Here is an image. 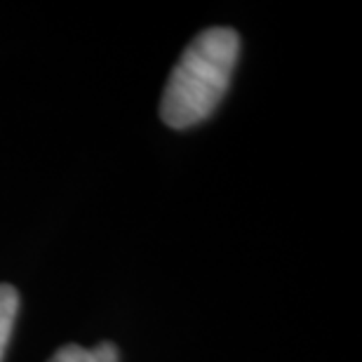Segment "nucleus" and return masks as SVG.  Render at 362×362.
Segmentation results:
<instances>
[{
	"label": "nucleus",
	"mask_w": 362,
	"mask_h": 362,
	"mask_svg": "<svg viewBox=\"0 0 362 362\" xmlns=\"http://www.w3.org/2000/svg\"><path fill=\"white\" fill-rule=\"evenodd\" d=\"M240 38L233 28L212 26L188 42L163 92L160 115L170 127L186 129L207 120L226 94Z\"/></svg>",
	"instance_id": "1"
},
{
	"label": "nucleus",
	"mask_w": 362,
	"mask_h": 362,
	"mask_svg": "<svg viewBox=\"0 0 362 362\" xmlns=\"http://www.w3.org/2000/svg\"><path fill=\"white\" fill-rule=\"evenodd\" d=\"M47 362H118V349L108 341L94 346V349L69 344L62 346Z\"/></svg>",
	"instance_id": "2"
},
{
	"label": "nucleus",
	"mask_w": 362,
	"mask_h": 362,
	"mask_svg": "<svg viewBox=\"0 0 362 362\" xmlns=\"http://www.w3.org/2000/svg\"><path fill=\"white\" fill-rule=\"evenodd\" d=\"M19 310V292L12 285H0V362L5 358L7 344H10L14 320Z\"/></svg>",
	"instance_id": "3"
}]
</instances>
